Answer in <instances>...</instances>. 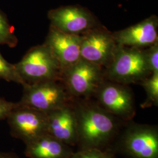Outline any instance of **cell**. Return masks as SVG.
Listing matches in <instances>:
<instances>
[{"label": "cell", "instance_id": "6da1fadb", "mask_svg": "<svg viewBox=\"0 0 158 158\" xmlns=\"http://www.w3.org/2000/svg\"><path fill=\"white\" fill-rule=\"evenodd\" d=\"M77 122L80 149H103L118 132L121 119L89 98L74 100L71 104Z\"/></svg>", "mask_w": 158, "mask_h": 158}, {"label": "cell", "instance_id": "7a4b0ae2", "mask_svg": "<svg viewBox=\"0 0 158 158\" xmlns=\"http://www.w3.org/2000/svg\"><path fill=\"white\" fill-rule=\"evenodd\" d=\"M106 77L111 81L123 85L141 82L151 73L143 49L117 45Z\"/></svg>", "mask_w": 158, "mask_h": 158}, {"label": "cell", "instance_id": "3957f363", "mask_svg": "<svg viewBox=\"0 0 158 158\" xmlns=\"http://www.w3.org/2000/svg\"><path fill=\"white\" fill-rule=\"evenodd\" d=\"M15 64L25 85L61 80L62 70L60 64L51 48L45 43L31 48Z\"/></svg>", "mask_w": 158, "mask_h": 158}, {"label": "cell", "instance_id": "277c9868", "mask_svg": "<svg viewBox=\"0 0 158 158\" xmlns=\"http://www.w3.org/2000/svg\"><path fill=\"white\" fill-rule=\"evenodd\" d=\"M59 80H49L23 85L19 104L48 114L69 104L72 97Z\"/></svg>", "mask_w": 158, "mask_h": 158}, {"label": "cell", "instance_id": "5b68a950", "mask_svg": "<svg viewBox=\"0 0 158 158\" xmlns=\"http://www.w3.org/2000/svg\"><path fill=\"white\" fill-rule=\"evenodd\" d=\"M102 67L80 59L63 71L61 80L70 97L89 98L104 81Z\"/></svg>", "mask_w": 158, "mask_h": 158}, {"label": "cell", "instance_id": "8992f818", "mask_svg": "<svg viewBox=\"0 0 158 158\" xmlns=\"http://www.w3.org/2000/svg\"><path fill=\"white\" fill-rule=\"evenodd\" d=\"M119 141V150L131 158H158L156 126L131 123Z\"/></svg>", "mask_w": 158, "mask_h": 158}, {"label": "cell", "instance_id": "52a82bcc", "mask_svg": "<svg viewBox=\"0 0 158 158\" xmlns=\"http://www.w3.org/2000/svg\"><path fill=\"white\" fill-rule=\"evenodd\" d=\"M6 119L12 136L25 145L48 134V114L18 102Z\"/></svg>", "mask_w": 158, "mask_h": 158}, {"label": "cell", "instance_id": "ba28073f", "mask_svg": "<svg viewBox=\"0 0 158 158\" xmlns=\"http://www.w3.org/2000/svg\"><path fill=\"white\" fill-rule=\"evenodd\" d=\"M94 96L102 108L122 121H131L135 114L133 93L125 85L103 81Z\"/></svg>", "mask_w": 158, "mask_h": 158}, {"label": "cell", "instance_id": "9c48e42d", "mask_svg": "<svg viewBox=\"0 0 158 158\" xmlns=\"http://www.w3.org/2000/svg\"><path fill=\"white\" fill-rule=\"evenodd\" d=\"M52 26L64 33L81 35L97 25L96 17L79 5L62 6L48 12Z\"/></svg>", "mask_w": 158, "mask_h": 158}, {"label": "cell", "instance_id": "30bf717a", "mask_svg": "<svg viewBox=\"0 0 158 158\" xmlns=\"http://www.w3.org/2000/svg\"><path fill=\"white\" fill-rule=\"evenodd\" d=\"M81 36V58L101 67L107 66L117 46L113 34L95 28Z\"/></svg>", "mask_w": 158, "mask_h": 158}, {"label": "cell", "instance_id": "8fae6325", "mask_svg": "<svg viewBox=\"0 0 158 158\" xmlns=\"http://www.w3.org/2000/svg\"><path fill=\"white\" fill-rule=\"evenodd\" d=\"M81 35L66 34L51 25L45 44L56 57L62 72L81 59Z\"/></svg>", "mask_w": 158, "mask_h": 158}, {"label": "cell", "instance_id": "7c38bea8", "mask_svg": "<svg viewBox=\"0 0 158 158\" xmlns=\"http://www.w3.org/2000/svg\"><path fill=\"white\" fill-rule=\"evenodd\" d=\"M158 18L152 15L141 22L113 34L119 46L143 49L158 42Z\"/></svg>", "mask_w": 158, "mask_h": 158}, {"label": "cell", "instance_id": "4fadbf2b", "mask_svg": "<svg viewBox=\"0 0 158 158\" xmlns=\"http://www.w3.org/2000/svg\"><path fill=\"white\" fill-rule=\"evenodd\" d=\"M47 114L48 134L70 147L77 145V122L71 104Z\"/></svg>", "mask_w": 158, "mask_h": 158}, {"label": "cell", "instance_id": "5bb4252c", "mask_svg": "<svg viewBox=\"0 0 158 158\" xmlns=\"http://www.w3.org/2000/svg\"><path fill=\"white\" fill-rule=\"evenodd\" d=\"M72 147L46 134L26 144L25 155L29 158H70Z\"/></svg>", "mask_w": 158, "mask_h": 158}, {"label": "cell", "instance_id": "9a60e30c", "mask_svg": "<svg viewBox=\"0 0 158 158\" xmlns=\"http://www.w3.org/2000/svg\"><path fill=\"white\" fill-rule=\"evenodd\" d=\"M141 83L147 93V99L141 105V107L158 106V73L151 74L143 79Z\"/></svg>", "mask_w": 158, "mask_h": 158}, {"label": "cell", "instance_id": "2e32d148", "mask_svg": "<svg viewBox=\"0 0 158 158\" xmlns=\"http://www.w3.org/2000/svg\"><path fill=\"white\" fill-rule=\"evenodd\" d=\"M18 41L13 27L10 24L6 15L0 10V45L14 48L17 45Z\"/></svg>", "mask_w": 158, "mask_h": 158}, {"label": "cell", "instance_id": "e0dca14e", "mask_svg": "<svg viewBox=\"0 0 158 158\" xmlns=\"http://www.w3.org/2000/svg\"><path fill=\"white\" fill-rule=\"evenodd\" d=\"M0 79L8 82H15L24 85H25L17 71L15 64L7 62L0 52Z\"/></svg>", "mask_w": 158, "mask_h": 158}, {"label": "cell", "instance_id": "ac0fdd59", "mask_svg": "<svg viewBox=\"0 0 158 158\" xmlns=\"http://www.w3.org/2000/svg\"><path fill=\"white\" fill-rule=\"evenodd\" d=\"M70 158H115L113 152L98 148H89L80 149Z\"/></svg>", "mask_w": 158, "mask_h": 158}, {"label": "cell", "instance_id": "d6986e66", "mask_svg": "<svg viewBox=\"0 0 158 158\" xmlns=\"http://www.w3.org/2000/svg\"><path fill=\"white\" fill-rule=\"evenodd\" d=\"M145 51L151 73H158V42L148 47V49Z\"/></svg>", "mask_w": 158, "mask_h": 158}, {"label": "cell", "instance_id": "ffe728a7", "mask_svg": "<svg viewBox=\"0 0 158 158\" xmlns=\"http://www.w3.org/2000/svg\"><path fill=\"white\" fill-rule=\"evenodd\" d=\"M16 105L17 102H8L0 97V121L6 119L8 114Z\"/></svg>", "mask_w": 158, "mask_h": 158}, {"label": "cell", "instance_id": "44dd1931", "mask_svg": "<svg viewBox=\"0 0 158 158\" xmlns=\"http://www.w3.org/2000/svg\"><path fill=\"white\" fill-rule=\"evenodd\" d=\"M0 158H19L16 154L12 152H0Z\"/></svg>", "mask_w": 158, "mask_h": 158}]
</instances>
